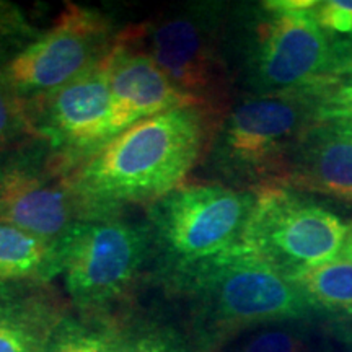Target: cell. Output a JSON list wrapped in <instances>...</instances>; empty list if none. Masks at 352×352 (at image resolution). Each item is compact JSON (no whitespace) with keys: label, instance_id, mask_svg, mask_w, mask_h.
<instances>
[{"label":"cell","instance_id":"obj_1","mask_svg":"<svg viewBox=\"0 0 352 352\" xmlns=\"http://www.w3.org/2000/svg\"><path fill=\"white\" fill-rule=\"evenodd\" d=\"M220 114L201 104L135 122L69 166L90 219L147 209L199 168Z\"/></svg>","mask_w":352,"mask_h":352},{"label":"cell","instance_id":"obj_2","mask_svg":"<svg viewBox=\"0 0 352 352\" xmlns=\"http://www.w3.org/2000/svg\"><path fill=\"white\" fill-rule=\"evenodd\" d=\"M152 285L175 310L196 352H222L264 324L316 318L297 285L243 245Z\"/></svg>","mask_w":352,"mask_h":352},{"label":"cell","instance_id":"obj_3","mask_svg":"<svg viewBox=\"0 0 352 352\" xmlns=\"http://www.w3.org/2000/svg\"><path fill=\"white\" fill-rule=\"evenodd\" d=\"M223 54L235 98L305 90L352 67V39L311 21L303 0L230 3Z\"/></svg>","mask_w":352,"mask_h":352},{"label":"cell","instance_id":"obj_4","mask_svg":"<svg viewBox=\"0 0 352 352\" xmlns=\"http://www.w3.org/2000/svg\"><path fill=\"white\" fill-rule=\"evenodd\" d=\"M316 111L307 90L239 96L220 116L196 173L241 191L285 186L290 157Z\"/></svg>","mask_w":352,"mask_h":352},{"label":"cell","instance_id":"obj_5","mask_svg":"<svg viewBox=\"0 0 352 352\" xmlns=\"http://www.w3.org/2000/svg\"><path fill=\"white\" fill-rule=\"evenodd\" d=\"M64 296L72 311L118 316L151 284V240L142 220L126 214L82 220L57 243Z\"/></svg>","mask_w":352,"mask_h":352},{"label":"cell","instance_id":"obj_6","mask_svg":"<svg viewBox=\"0 0 352 352\" xmlns=\"http://www.w3.org/2000/svg\"><path fill=\"white\" fill-rule=\"evenodd\" d=\"M230 2H186L121 28L192 103L222 116L235 101L223 39Z\"/></svg>","mask_w":352,"mask_h":352},{"label":"cell","instance_id":"obj_7","mask_svg":"<svg viewBox=\"0 0 352 352\" xmlns=\"http://www.w3.org/2000/svg\"><path fill=\"white\" fill-rule=\"evenodd\" d=\"M258 192L186 182L144 209L151 284L243 245Z\"/></svg>","mask_w":352,"mask_h":352},{"label":"cell","instance_id":"obj_8","mask_svg":"<svg viewBox=\"0 0 352 352\" xmlns=\"http://www.w3.org/2000/svg\"><path fill=\"white\" fill-rule=\"evenodd\" d=\"M347 226L314 195L272 186L258 191L243 246L292 280L340 256Z\"/></svg>","mask_w":352,"mask_h":352},{"label":"cell","instance_id":"obj_9","mask_svg":"<svg viewBox=\"0 0 352 352\" xmlns=\"http://www.w3.org/2000/svg\"><path fill=\"white\" fill-rule=\"evenodd\" d=\"M69 182V166L50 144L30 138L0 153V223L56 245L88 220Z\"/></svg>","mask_w":352,"mask_h":352},{"label":"cell","instance_id":"obj_10","mask_svg":"<svg viewBox=\"0 0 352 352\" xmlns=\"http://www.w3.org/2000/svg\"><path fill=\"white\" fill-rule=\"evenodd\" d=\"M121 28L100 8L65 2L50 28L0 64V74L23 101L50 94L101 63Z\"/></svg>","mask_w":352,"mask_h":352},{"label":"cell","instance_id":"obj_11","mask_svg":"<svg viewBox=\"0 0 352 352\" xmlns=\"http://www.w3.org/2000/svg\"><path fill=\"white\" fill-rule=\"evenodd\" d=\"M111 104L109 54L67 85L25 101L33 135L50 144L67 166L107 142Z\"/></svg>","mask_w":352,"mask_h":352},{"label":"cell","instance_id":"obj_12","mask_svg":"<svg viewBox=\"0 0 352 352\" xmlns=\"http://www.w3.org/2000/svg\"><path fill=\"white\" fill-rule=\"evenodd\" d=\"M109 85L113 104L107 142L135 122L196 104L168 80L151 57L126 43L121 32L109 52Z\"/></svg>","mask_w":352,"mask_h":352},{"label":"cell","instance_id":"obj_13","mask_svg":"<svg viewBox=\"0 0 352 352\" xmlns=\"http://www.w3.org/2000/svg\"><path fill=\"white\" fill-rule=\"evenodd\" d=\"M285 186L352 202V120L308 127L290 157Z\"/></svg>","mask_w":352,"mask_h":352},{"label":"cell","instance_id":"obj_14","mask_svg":"<svg viewBox=\"0 0 352 352\" xmlns=\"http://www.w3.org/2000/svg\"><path fill=\"white\" fill-rule=\"evenodd\" d=\"M70 311L54 283H0V352H47Z\"/></svg>","mask_w":352,"mask_h":352},{"label":"cell","instance_id":"obj_15","mask_svg":"<svg viewBox=\"0 0 352 352\" xmlns=\"http://www.w3.org/2000/svg\"><path fill=\"white\" fill-rule=\"evenodd\" d=\"M331 323L320 318L285 320L264 324L233 340L222 352H334Z\"/></svg>","mask_w":352,"mask_h":352},{"label":"cell","instance_id":"obj_16","mask_svg":"<svg viewBox=\"0 0 352 352\" xmlns=\"http://www.w3.org/2000/svg\"><path fill=\"white\" fill-rule=\"evenodd\" d=\"M59 276L56 245L21 228L0 223V283H54Z\"/></svg>","mask_w":352,"mask_h":352},{"label":"cell","instance_id":"obj_17","mask_svg":"<svg viewBox=\"0 0 352 352\" xmlns=\"http://www.w3.org/2000/svg\"><path fill=\"white\" fill-rule=\"evenodd\" d=\"M113 352H196L179 321L139 303L118 315Z\"/></svg>","mask_w":352,"mask_h":352},{"label":"cell","instance_id":"obj_18","mask_svg":"<svg viewBox=\"0 0 352 352\" xmlns=\"http://www.w3.org/2000/svg\"><path fill=\"white\" fill-rule=\"evenodd\" d=\"M316 318L328 323L352 320V261L338 256L294 277Z\"/></svg>","mask_w":352,"mask_h":352},{"label":"cell","instance_id":"obj_19","mask_svg":"<svg viewBox=\"0 0 352 352\" xmlns=\"http://www.w3.org/2000/svg\"><path fill=\"white\" fill-rule=\"evenodd\" d=\"M118 336V316H85L76 311L63 320L47 352H113Z\"/></svg>","mask_w":352,"mask_h":352},{"label":"cell","instance_id":"obj_20","mask_svg":"<svg viewBox=\"0 0 352 352\" xmlns=\"http://www.w3.org/2000/svg\"><path fill=\"white\" fill-rule=\"evenodd\" d=\"M315 104L316 120H352V67L305 88Z\"/></svg>","mask_w":352,"mask_h":352},{"label":"cell","instance_id":"obj_21","mask_svg":"<svg viewBox=\"0 0 352 352\" xmlns=\"http://www.w3.org/2000/svg\"><path fill=\"white\" fill-rule=\"evenodd\" d=\"M34 138L26 116L25 101L0 74V153Z\"/></svg>","mask_w":352,"mask_h":352},{"label":"cell","instance_id":"obj_22","mask_svg":"<svg viewBox=\"0 0 352 352\" xmlns=\"http://www.w3.org/2000/svg\"><path fill=\"white\" fill-rule=\"evenodd\" d=\"M41 30L20 6L0 0V64L36 39Z\"/></svg>","mask_w":352,"mask_h":352},{"label":"cell","instance_id":"obj_23","mask_svg":"<svg viewBox=\"0 0 352 352\" xmlns=\"http://www.w3.org/2000/svg\"><path fill=\"white\" fill-rule=\"evenodd\" d=\"M303 8L329 38L352 39V0H303Z\"/></svg>","mask_w":352,"mask_h":352},{"label":"cell","instance_id":"obj_24","mask_svg":"<svg viewBox=\"0 0 352 352\" xmlns=\"http://www.w3.org/2000/svg\"><path fill=\"white\" fill-rule=\"evenodd\" d=\"M333 331H334V336H336V351L334 352H352V336L338 331L334 327H333Z\"/></svg>","mask_w":352,"mask_h":352},{"label":"cell","instance_id":"obj_25","mask_svg":"<svg viewBox=\"0 0 352 352\" xmlns=\"http://www.w3.org/2000/svg\"><path fill=\"white\" fill-rule=\"evenodd\" d=\"M340 256L352 261V220L349 222V226H347V235H346L344 245H342Z\"/></svg>","mask_w":352,"mask_h":352},{"label":"cell","instance_id":"obj_26","mask_svg":"<svg viewBox=\"0 0 352 352\" xmlns=\"http://www.w3.org/2000/svg\"><path fill=\"white\" fill-rule=\"evenodd\" d=\"M331 324L338 329V331H341V333L349 334V336H352V320L344 321V323H331Z\"/></svg>","mask_w":352,"mask_h":352}]
</instances>
